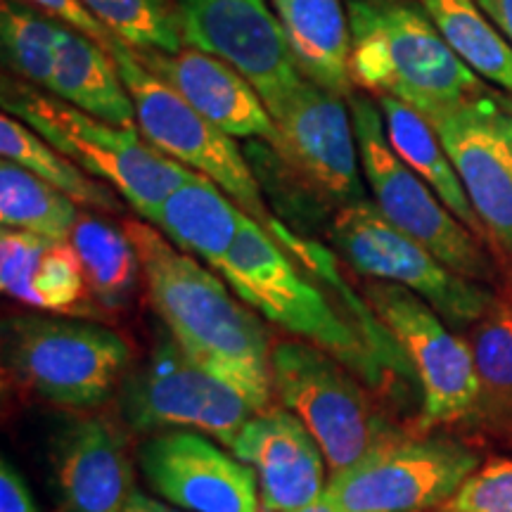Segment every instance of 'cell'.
<instances>
[{
  "instance_id": "cell-7",
  "label": "cell",
  "mask_w": 512,
  "mask_h": 512,
  "mask_svg": "<svg viewBox=\"0 0 512 512\" xmlns=\"http://www.w3.org/2000/svg\"><path fill=\"white\" fill-rule=\"evenodd\" d=\"M347 102L354 117L363 178L377 209L451 271L475 283L496 285L501 266L486 252L484 240L458 221L437 192L401 162L384 133L380 105L356 93Z\"/></svg>"
},
{
  "instance_id": "cell-9",
  "label": "cell",
  "mask_w": 512,
  "mask_h": 512,
  "mask_svg": "<svg viewBox=\"0 0 512 512\" xmlns=\"http://www.w3.org/2000/svg\"><path fill=\"white\" fill-rule=\"evenodd\" d=\"M121 420L138 434L192 430L230 448L261 408L235 384L209 373L166 332L143 366L126 373L119 392Z\"/></svg>"
},
{
  "instance_id": "cell-32",
  "label": "cell",
  "mask_w": 512,
  "mask_h": 512,
  "mask_svg": "<svg viewBox=\"0 0 512 512\" xmlns=\"http://www.w3.org/2000/svg\"><path fill=\"white\" fill-rule=\"evenodd\" d=\"M441 512H512V458L477 467Z\"/></svg>"
},
{
  "instance_id": "cell-8",
  "label": "cell",
  "mask_w": 512,
  "mask_h": 512,
  "mask_svg": "<svg viewBox=\"0 0 512 512\" xmlns=\"http://www.w3.org/2000/svg\"><path fill=\"white\" fill-rule=\"evenodd\" d=\"M110 53L136 105L138 131L147 143L185 169L211 178L247 216L271 226L275 216L268 214L259 178L238 140L204 119L176 88L152 74L124 41L114 38Z\"/></svg>"
},
{
  "instance_id": "cell-4",
  "label": "cell",
  "mask_w": 512,
  "mask_h": 512,
  "mask_svg": "<svg viewBox=\"0 0 512 512\" xmlns=\"http://www.w3.org/2000/svg\"><path fill=\"white\" fill-rule=\"evenodd\" d=\"M0 102L5 114L24 121L86 174L117 190L147 223L195 174L147 143L138 128L102 121L17 76H3Z\"/></svg>"
},
{
  "instance_id": "cell-5",
  "label": "cell",
  "mask_w": 512,
  "mask_h": 512,
  "mask_svg": "<svg viewBox=\"0 0 512 512\" xmlns=\"http://www.w3.org/2000/svg\"><path fill=\"white\" fill-rule=\"evenodd\" d=\"M5 375L67 411H93L119 392L131 347L98 320L24 313L3 325Z\"/></svg>"
},
{
  "instance_id": "cell-38",
  "label": "cell",
  "mask_w": 512,
  "mask_h": 512,
  "mask_svg": "<svg viewBox=\"0 0 512 512\" xmlns=\"http://www.w3.org/2000/svg\"><path fill=\"white\" fill-rule=\"evenodd\" d=\"M261 512H278V510H273V508H268V505H264V508H261Z\"/></svg>"
},
{
  "instance_id": "cell-11",
  "label": "cell",
  "mask_w": 512,
  "mask_h": 512,
  "mask_svg": "<svg viewBox=\"0 0 512 512\" xmlns=\"http://www.w3.org/2000/svg\"><path fill=\"white\" fill-rule=\"evenodd\" d=\"M477 467V453L458 441L399 432L330 475L323 498L342 512H427L441 508Z\"/></svg>"
},
{
  "instance_id": "cell-33",
  "label": "cell",
  "mask_w": 512,
  "mask_h": 512,
  "mask_svg": "<svg viewBox=\"0 0 512 512\" xmlns=\"http://www.w3.org/2000/svg\"><path fill=\"white\" fill-rule=\"evenodd\" d=\"M24 3L34 5V8L46 12V15L60 19L62 24L81 31L83 36L93 38V41L102 43V46L110 50V43L114 41L110 29L98 17H93V12L81 0H24Z\"/></svg>"
},
{
  "instance_id": "cell-3",
  "label": "cell",
  "mask_w": 512,
  "mask_h": 512,
  "mask_svg": "<svg viewBox=\"0 0 512 512\" xmlns=\"http://www.w3.org/2000/svg\"><path fill=\"white\" fill-rule=\"evenodd\" d=\"M347 12L351 79L363 91L422 114L489 88L453 53L418 0H349Z\"/></svg>"
},
{
  "instance_id": "cell-26",
  "label": "cell",
  "mask_w": 512,
  "mask_h": 512,
  "mask_svg": "<svg viewBox=\"0 0 512 512\" xmlns=\"http://www.w3.org/2000/svg\"><path fill=\"white\" fill-rule=\"evenodd\" d=\"M69 245L79 254L88 287L100 309L105 313L126 309L143 268L124 226L117 228L91 211H81L69 235Z\"/></svg>"
},
{
  "instance_id": "cell-20",
  "label": "cell",
  "mask_w": 512,
  "mask_h": 512,
  "mask_svg": "<svg viewBox=\"0 0 512 512\" xmlns=\"http://www.w3.org/2000/svg\"><path fill=\"white\" fill-rule=\"evenodd\" d=\"M62 512H121L136 494L126 437L105 418L76 420L55 448Z\"/></svg>"
},
{
  "instance_id": "cell-29",
  "label": "cell",
  "mask_w": 512,
  "mask_h": 512,
  "mask_svg": "<svg viewBox=\"0 0 512 512\" xmlns=\"http://www.w3.org/2000/svg\"><path fill=\"white\" fill-rule=\"evenodd\" d=\"M81 209L53 185L15 162H0V221L3 228L29 230L55 240H69Z\"/></svg>"
},
{
  "instance_id": "cell-24",
  "label": "cell",
  "mask_w": 512,
  "mask_h": 512,
  "mask_svg": "<svg viewBox=\"0 0 512 512\" xmlns=\"http://www.w3.org/2000/svg\"><path fill=\"white\" fill-rule=\"evenodd\" d=\"M477 373L475 418L501 439H512V266H501L494 302L467 330Z\"/></svg>"
},
{
  "instance_id": "cell-37",
  "label": "cell",
  "mask_w": 512,
  "mask_h": 512,
  "mask_svg": "<svg viewBox=\"0 0 512 512\" xmlns=\"http://www.w3.org/2000/svg\"><path fill=\"white\" fill-rule=\"evenodd\" d=\"M299 512H342V510L332 508V505H330L328 501H325V498H320V501L311 503L309 508H304V510H299Z\"/></svg>"
},
{
  "instance_id": "cell-34",
  "label": "cell",
  "mask_w": 512,
  "mask_h": 512,
  "mask_svg": "<svg viewBox=\"0 0 512 512\" xmlns=\"http://www.w3.org/2000/svg\"><path fill=\"white\" fill-rule=\"evenodd\" d=\"M0 512H38L29 486L5 458L0 463Z\"/></svg>"
},
{
  "instance_id": "cell-16",
  "label": "cell",
  "mask_w": 512,
  "mask_h": 512,
  "mask_svg": "<svg viewBox=\"0 0 512 512\" xmlns=\"http://www.w3.org/2000/svg\"><path fill=\"white\" fill-rule=\"evenodd\" d=\"M147 484L185 512H261L259 477L216 439L192 430L150 434L138 448Z\"/></svg>"
},
{
  "instance_id": "cell-1",
  "label": "cell",
  "mask_w": 512,
  "mask_h": 512,
  "mask_svg": "<svg viewBox=\"0 0 512 512\" xmlns=\"http://www.w3.org/2000/svg\"><path fill=\"white\" fill-rule=\"evenodd\" d=\"M147 297L166 332L192 361L245 392L261 411L271 408V337L252 306L195 256L143 219H126Z\"/></svg>"
},
{
  "instance_id": "cell-14",
  "label": "cell",
  "mask_w": 512,
  "mask_h": 512,
  "mask_svg": "<svg viewBox=\"0 0 512 512\" xmlns=\"http://www.w3.org/2000/svg\"><path fill=\"white\" fill-rule=\"evenodd\" d=\"M271 117L278 128L275 157L313 200L337 209L368 200L354 117L344 98L302 79Z\"/></svg>"
},
{
  "instance_id": "cell-15",
  "label": "cell",
  "mask_w": 512,
  "mask_h": 512,
  "mask_svg": "<svg viewBox=\"0 0 512 512\" xmlns=\"http://www.w3.org/2000/svg\"><path fill=\"white\" fill-rule=\"evenodd\" d=\"M185 46L238 69L268 112L302 83L271 0H176Z\"/></svg>"
},
{
  "instance_id": "cell-6",
  "label": "cell",
  "mask_w": 512,
  "mask_h": 512,
  "mask_svg": "<svg viewBox=\"0 0 512 512\" xmlns=\"http://www.w3.org/2000/svg\"><path fill=\"white\" fill-rule=\"evenodd\" d=\"M271 375L273 394L313 434L332 475L399 434L377 411L368 384L309 342H275Z\"/></svg>"
},
{
  "instance_id": "cell-31",
  "label": "cell",
  "mask_w": 512,
  "mask_h": 512,
  "mask_svg": "<svg viewBox=\"0 0 512 512\" xmlns=\"http://www.w3.org/2000/svg\"><path fill=\"white\" fill-rule=\"evenodd\" d=\"M114 38L138 53L164 50L176 53L185 46L178 8L169 0H81Z\"/></svg>"
},
{
  "instance_id": "cell-10",
  "label": "cell",
  "mask_w": 512,
  "mask_h": 512,
  "mask_svg": "<svg viewBox=\"0 0 512 512\" xmlns=\"http://www.w3.org/2000/svg\"><path fill=\"white\" fill-rule=\"evenodd\" d=\"M328 235L335 252L358 275L415 292L451 328L470 330L494 302V287L441 264L430 249L396 228L375 202L363 200L337 209Z\"/></svg>"
},
{
  "instance_id": "cell-19",
  "label": "cell",
  "mask_w": 512,
  "mask_h": 512,
  "mask_svg": "<svg viewBox=\"0 0 512 512\" xmlns=\"http://www.w3.org/2000/svg\"><path fill=\"white\" fill-rule=\"evenodd\" d=\"M0 287L10 299L41 313L88 320L105 316L69 240L3 228Z\"/></svg>"
},
{
  "instance_id": "cell-21",
  "label": "cell",
  "mask_w": 512,
  "mask_h": 512,
  "mask_svg": "<svg viewBox=\"0 0 512 512\" xmlns=\"http://www.w3.org/2000/svg\"><path fill=\"white\" fill-rule=\"evenodd\" d=\"M271 5L299 74L349 100L351 29L342 0H271Z\"/></svg>"
},
{
  "instance_id": "cell-30",
  "label": "cell",
  "mask_w": 512,
  "mask_h": 512,
  "mask_svg": "<svg viewBox=\"0 0 512 512\" xmlns=\"http://www.w3.org/2000/svg\"><path fill=\"white\" fill-rule=\"evenodd\" d=\"M60 19L46 15L24 0L0 3V46L3 60L17 79L48 91L64 34Z\"/></svg>"
},
{
  "instance_id": "cell-28",
  "label": "cell",
  "mask_w": 512,
  "mask_h": 512,
  "mask_svg": "<svg viewBox=\"0 0 512 512\" xmlns=\"http://www.w3.org/2000/svg\"><path fill=\"white\" fill-rule=\"evenodd\" d=\"M434 27L479 79L512 95V46L477 0H418Z\"/></svg>"
},
{
  "instance_id": "cell-36",
  "label": "cell",
  "mask_w": 512,
  "mask_h": 512,
  "mask_svg": "<svg viewBox=\"0 0 512 512\" xmlns=\"http://www.w3.org/2000/svg\"><path fill=\"white\" fill-rule=\"evenodd\" d=\"M121 512H178V510L169 508V505L159 503V501H155V498H150V496H145V494H140V491H136L131 501H128L126 508Z\"/></svg>"
},
{
  "instance_id": "cell-22",
  "label": "cell",
  "mask_w": 512,
  "mask_h": 512,
  "mask_svg": "<svg viewBox=\"0 0 512 512\" xmlns=\"http://www.w3.org/2000/svg\"><path fill=\"white\" fill-rule=\"evenodd\" d=\"M242 216L245 211L219 185L195 171L171 192L152 226L181 252L216 271L238 238Z\"/></svg>"
},
{
  "instance_id": "cell-17",
  "label": "cell",
  "mask_w": 512,
  "mask_h": 512,
  "mask_svg": "<svg viewBox=\"0 0 512 512\" xmlns=\"http://www.w3.org/2000/svg\"><path fill=\"white\" fill-rule=\"evenodd\" d=\"M259 477L261 501L299 512L325 494V456L306 425L287 408H266L242 427L228 448Z\"/></svg>"
},
{
  "instance_id": "cell-35",
  "label": "cell",
  "mask_w": 512,
  "mask_h": 512,
  "mask_svg": "<svg viewBox=\"0 0 512 512\" xmlns=\"http://www.w3.org/2000/svg\"><path fill=\"white\" fill-rule=\"evenodd\" d=\"M477 3L512 46V0H477Z\"/></svg>"
},
{
  "instance_id": "cell-27",
  "label": "cell",
  "mask_w": 512,
  "mask_h": 512,
  "mask_svg": "<svg viewBox=\"0 0 512 512\" xmlns=\"http://www.w3.org/2000/svg\"><path fill=\"white\" fill-rule=\"evenodd\" d=\"M0 155L64 192L81 209L100 214H119L124 209L117 190L86 174L81 166L38 136L34 128L10 114L0 117Z\"/></svg>"
},
{
  "instance_id": "cell-18",
  "label": "cell",
  "mask_w": 512,
  "mask_h": 512,
  "mask_svg": "<svg viewBox=\"0 0 512 512\" xmlns=\"http://www.w3.org/2000/svg\"><path fill=\"white\" fill-rule=\"evenodd\" d=\"M138 57L152 74L176 88L204 119L219 126L223 133L235 140H264L271 147L278 143V128L266 102L228 62L190 46H183L176 53L145 50Z\"/></svg>"
},
{
  "instance_id": "cell-12",
  "label": "cell",
  "mask_w": 512,
  "mask_h": 512,
  "mask_svg": "<svg viewBox=\"0 0 512 512\" xmlns=\"http://www.w3.org/2000/svg\"><path fill=\"white\" fill-rule=\"evenodd\" d=\"M361 294L401 344L418 377L420 430L475 418L477 373L467 339L458 337L425 299L406 287L363 278Z\"/></svg>"
},
{
  "instance_id": "cell-23",
  "label": "cell",
  "mask_w": 512,
  "mask_h": 512,
  "mask_svg": "<svg viewBox=\"0 0 512 512\" xmlns=\"http://www.w3.org/2000/svg\"><path fill=\"white\" fill-rule=\"evenodd\" d=\"M48 93L114 126L138 128L136 105L112 53L72 27H64Z\"/></svg>"
},
{
  "instance_id": "cell-13",
  "label": "cell",
  "mask_w": 512,
  "mask_h": 512,
  "mask_svg": "<svg viewBox=\"0 0 512 512\" xmlns=\"http://www.w3.org/2000/svg\"><path fill=\"white\" fill-rule=\"evenodd\" d=\"M456 166L486 238L512 266V102L486 88L422 112Z\"/></svg>"
},
{
  "instance_id": "cell-2",
  "label": "cell",
  "mask_w": 512,
  "mask_h": 512,
  "mask_svg": "<svg viewBox=\"0 0 512 512\" xmlns=\"http://www.w3.org/2000/svg\"><path fill=\"white\" fill-rule=\"evenodd\" d=\"M216 271L261 318L287 330L294 339L328 351L373 392L401 382L370 349L342 304L294 264L271 230L252 216H242L238 238Z\"/></svg>"
},
{
  "instance_id": "cell-25",
  "label": "cell",
  "mask_w": 512,
  "mask_h": 512,
  "mask_svg": "<svg viewBox=\"0 0 512 512\" xmlns=\"http://www.w3.org/2000/svg\"><path fill=\"white\" fill-rule=\"evenodd\" d=\"M377 105H380L389 145L394 147L401 162L411 166L415 174L437 192L439 200L446 204L448 211L458 221H463L477 238L489 240L482 221H479L475 209H472L470 197H467L456 166H453L451 157L446 155L444 145H441L430 121L422 117L418 110H413L411 105L389 98V95H377Z\"/></svg>"
}]
</instances>
